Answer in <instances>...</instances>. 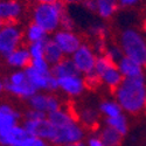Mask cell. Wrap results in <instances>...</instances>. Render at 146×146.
I'll list each match as a JSON object with an SVG mask.
<instances>
[{"instance_id":"obj_3","label":"cell","mask_w":146,"mask_h":146,"mask_svg":"<svg viewBox=\"0 0 146 146\" xmlns=\"http://www.w3.org/2000/svg\"><path fill=\"white\" fill-rule=\"evenodd\" d=\"M67 9V5L60 0L55 3L33 4L29 8V21L52 35L61 28V20Z\"/></svg>"},{"instance_id":"obj_4","label":"cell","mask_w":146,"mask_h":146,"mask_svg":"<svg viewBox=\"0 0 146 146\" xmlns=\"http://www.w3.org/2000/svg\"><path fill=\"white\" fill-rule=\"evenodd\" d=\"M117 42L124 56H127L146 69V35L135 26L121 28L117 34Z\"/></svg>"},{"instance_id":"obj_31","label":"cell","mask_w":146,"mask_h":146,"mask_svg":"<svg viewBox=\"0 0 146 146\" xmlns=\"http://www.w3.org/2000/svg\"><path fill=\"white\" fill-rule=\"evenodd\" d=\"M109 42H110L109 39H104V38H96V39L90 40V43L94 48V50L98 55H103L105 53Z\"/></svg>"},{"instance_id":"obj_37","label":"cell","mask_w":146,"mask_h":146,"mask_svg":"<svg viewBox=\"0 0 146 146\" xmlns=\"http://www.w3.org/2000/svg\"><path fill=\"white\" fill-rule=\"evenodd\" d=\"M84 141H86L87 146H104V143L97 131L88 133V136Z\"/></svg>"},{"instance_id":"obj_45","label":"cell","mask_w":146,"mask_h":146,"mask_svg":"<svg viewBox=\"0 0 146 146\" xmlns=\"http://www.w3.org/2000/svg\"><path fill=\"white\" fill-rule=\"evenodd\" d=\"M1 26H3V22H1V21H0V28H1Z\"/></svg>"},{"instance_id":"obj_34","label":"cell","mask_w":146,"mask_h":146,"mask_svg":"<svg viewBox=\"0 0 146 146\" xmlns=\"http://www.w3.org/2000/svg\"><path fill=\"white\" fill-rule=\"evenodd\" d=\"M23 115V120H38L47 117V113L41 112L39 110H34V109L27 108L25 111H22Z\"/></svg>"},{"instance_id":"obj_15","label":"cell","mask_w":146,"mask_h":146,"mask_svg":"<svg viewBox=\"0 0 146 146\" xmlns=\"http://www.w3.org/2000/svg\"><path fill=\"white\" fill-rule=\"evenodd\" d=\"M23 120L22 111L12 103L0 102V133L21 124Z\"/></svg>"},{"instance_id":"obj_13","label":"cell","mask_w":146,"mask_h":146,"mask_svg":"<svg viewBox=\"0 0 146 146\" xmlns=\"http://www.w3.org/2000/svg\"><path fill=\"white\" fill-rule=\"evenodd\" d=\"M27 77L32 86L36 91H46V92H57L58 91V83L57 78L53 75V72H43L36 70L32 66L25 69Z\"/></svg>"},{"instance_id":"obj_44","label":"cell","mask_w":146,"mask_h":146,"mask_svg":"<svg viewBox=\"0 0 146 146\" xmlns=\"http://www.w3.org/2000/svg\"><path fill=\"white\" fill-rule=\"evenodd\" d=\"M4 60V55H3V53L0 52V63H1V61Z\"/></svg>"},{"instance_id":"obj_36","label":"cell","mask_w":146,"mask_h":146,"mask_svg":"<svg viewBox=\"0 0 146 146\" xmlns=\"http://www.w3.org/2000/svg\"><path fill=\"white\" fill-rule=\"evenodd\" d=\"M145 3V0H118V5L119 8L123 11L127 9H133V8H138Z\"/></svg>"},{"instance_id":"obj_43","label":"cell","mask_w":146,"mask_h":146,"mask_svg":"<svg viewBox=\"0 0 146 146\" xmlns=\"http://www.w3.org/2000/svg\"><path fill=\"white\" fill-rule=\"evenodd\" d=\"M66 146H87L86 141H78V143H74V144H69Z\"/></svg>"},{"instance_id":"obj_42","label":"cell","mask_w":146,"mask_h":146,"mask_svg":"<svg viewBox=\"0 0 146 146\" xmlns=\"http://www.w3.org/2000/svg\"><path fill=\"white\" fill-rule=\"evenodd\" d=\"M33 4H47V3H55L57 0H32Z\"/></svg>"},{"instance_id":"obj_27","label":"cell","mask_w":146,"mask_h":146,"mask_svg":"<svg viewBox=\"0 0 146 146\" xmlns=\"http://www.w3.org/2000/svg\"><path fill=\"white\" fill-rule=\"evenodd\" d=\"M77 69L72 63V61L70 57H64L62 61H60L58 63H56L55 66L52 67V72L53 75L57 78L64 75H69L72 74V72H76Z\"/></svg>"},{"instance_id":"obj_19","label":"cell","mask_w":146,"mask_h":146,"mask_svg":"<svg viewBox=\"0 0 146 146\" xmlns=\"http://www.w3.org/2000/svg\"><path fill=\"white\" fill-rule=\"evenodd\" d=\"M117 67L124 78H135L145 75V68L127 56L121 58L117 63Z\"/></svg>"},{"instance_id":"obj_29","label":"cell","mask_w":146,"mask_h":146,"mask_svg":"<svg viewBox=\"0 0 146 146\" xmlns=\"http://www.w3.org/2000/svg\"><path fill=\"white\" fill-rule=\"evenodd\" d=\"M44 43L46 42H34V43H26L27 49L32 60L44 57Z\"/></svg>"},{"instance_id":"obj_9","label":"cell","mask_w":146,"mask_h":146,"mask_svg":"<svg viewBox=\"0 0 146 146\" xmlns=\"http://www.w3.org/2000/svg\"><path fill=\"white\" fill-rule=\"evenodd\" d=\"M66 103L62 97L56 92H46V91H36L31 98L26 102L27 108L39 110L44 113L54 112L61 109Z\"/></svg>"},{"instance_id":"obj_10","label":"cell","mask_w":146,"mask_h":146,"mask_svg":"<svg viewBox=\"0 0 146 146\" xmlns=\"http://www.w3.org/2000/svg\"><path fill=\"white\" fill-rule=\"evenodd\" d=\"M97 57L98 54L94 50L90 41H84L78 49L70 56L77 71L81 72L83 76L95 71Z\"/></svg>"},{"instance_id":"obj_18","label":"cell","mask_w":146,"mask_h":146,"mask_svg":"<svg viewBox=\"0 0 146 146\" xmlns=\"http://www.w3.org/2000/svg\"><path fill=\"white\" fill-rule=\"evenodd\" d=\"M28 136L25 126L19 124L5 132L0 133V145L3 146H19L20 143Z\"/></svg>"},{"instance_id":"obj_24","label":"cell","mask_w":146,"mask_h":146,"mask_svg":"<svg viewBox=\"0 0 146 146\" xmlns=\"http://www.w3.org/2000/svg\"><path fill=\"white\" fill-rule=\"evenodd\" d=\"M97 132H98L100 137L102 138L104 146H121L123 145L124 137L117 131H115L113 129H111L110 126L103 124L102 126H100Z\"/></svg>"},{"instance_id":"obj_7","label":"cell","mask_w":146,"mask_h":146,"mask_svg":"<svg viewBox=\"0 0 146 146\" xmlns=\"http://www.w3.org/2000/svg\"><path fill=\"white\" fill-rule=\"evenodd\" d=\"M23 43L25 38L21 22L3 23L0 28V52L4 56L17 49L18 47L23 46Z\"/></svg>"},{"instance_id":"obj_20","label":"cell","mask_w":146,"mask_h":146,"mask_svg":"<svg viewBox=\"0 0 146 146\" xmlns=\"http://www.w3.org/2000/svg\"><path fill=\"white\" fill-rule=\"evenodd\" d=\"M96 3V15L103 21L112 20L119 8L118 0H95Z\"/></svg>"},{"instance_id":"obj_1","label":"cell","mask_w":146,"mask_h":146,"mask_svg":"<svg viewBox=\"0 0 146 146\" xmlns=\"http://www.w3.org/2000/svg\"><path fill=\"white\" fill-rule=\"evenodd\" d=\"M47 117L56 130L52 143L54 146H66L86 140L88 131L77 120L74 109L69 105L64 104L58 110L48 113Z\"/></svg>"},{"instance_id":"obj_16","label":"cell","mask_w":146,"mask_h":146,"mask_svg":"<svg viewBox=\"0 0 146 146\" xmlns=\"http://www.w3.org/2000/svg\"><path fill=\"white\" fill-rule=\"evenodd\" d=\"M74 111L77 120L87 131L95 132L100 129L102 116L97 108H94L91 105H81L80 108L74 109Z\"/></svg>"},{"instance_id":"obj_49","label":"cell","mask_w":146,"mask_h":146,"mask_svg":"<svg viewBox=\"0 0 146 146\" xmlns=\"http://www.w3.org/2000/svg\"><path fill=\"white\" fill-rule=\"evenodd\" d=\"M145 146H146V145H145Z\"/></svg>"},{"instance_id":"obj_47","label":"cell","mask_w":146,"mask_h":146,"mask_svg":"<svg viewBox=\"0 0 146 146\" xmlns=\"http://www.w3.org/2000/svg\"><path fill=\"white\" fill-rule=\"evenodd\" d=\"M0 146H3V145H0Z\"/></svg>"},{"instance_id":"obj_39","label":"cell","mask_w":146,"mask_h":146,"mask_svg":"<svg viewBox=\"0 0 146 146\" xmlns=\"http://www.w3.org/2000/svg\"><path fill=\"white\" fill-rule=\"evenodd\" d=\"M60 1H62L67 6H76V5H82L86 0H60Z\"/></svg>"},{"instance_id":"obj_32","label":"cell","mask_w":146,"mask_h":146,"mask_svg":"<svg viewBox=\"0 0 146 146\" xmlns=\"http://www.w3.org/2000/svg\"><path fill=\"white\" fill-rule=\"evenodd\" d=\"M31 66L33 68H35L36 70H40V71H43V72H50L52 71V66L48 63V61L44 57L32 60Z\"/></svg>"},{"instance_id":"obj_21","label":"cell","mask_w":146,"mask_h":146,"mask_svg":"<svg viewBox=\"0 0 146 146\" xmlns=\"http://www.w3.org/2000/svg\"><path fill=\"white\" fill-rule=\"evenodd\" d=\"M23 38H25L26 43H34V42H46L50 36L39 25L29 21L26 26H23Z\"/></svg>"},{"instance_id":"obj_22","label":"cell","mask_w":146,"mask_h":146,"mask_svg":"<svg viewBox=\"0 0 146 146\" xmlns=\"http://www.w3.org/2000/svg\"><path fill=\"white\" fill-rule=\"evenodd\" d=\"M130 116L126 113L121 112L120 115L111 118H105L103 119V123L108 126H110L118 133H120L123 137H126L130 132Z\"/></svg>"},{"instance_id":"obj_30","label":"cell","mask_w":146,"mask_h":146,"mask_svg":"<svg viewBox=\"0 0 146 146\" xmlns=\"http://www.w3.org/2000/svg\"><path fill=\"white\" fill-rule=\"evenodd\" d=\"M19 146H54V145L52 143H49L48 140H44L42 138L28 135L25 139L20 143Z\"/></svg>"},{"instance_id":"obj_40","label":"cell","mask_w":146,"mask_h":146,"mask_svg":"<svg viewBox=\"0 0 146 146\" xmlns=\"http://www.w3.org/2000/svg\"><path fill=\"white\" fill-rule=\"evenodd\" d=\"M6 94V86H5V78L0 77V98Z\"/></svg>"},{"instance_id":"obj_8","label":"cell","mask_w":146,"mask_h":146,"mask_svg":"<svg viewBox=\"0 0 146 146\" xmlns=\"http://www.w3.org/2000/svg\"><path fill=\"white\" fill-rule=\"evenodd\" d=\"M57 83L58 91L69 100H77L88 90L84 76L78 71L57 77Z\"/></svg>"},{"instance_id":"obj_12","label":"cell","mask_w":146,"mask_h":146,"mask_svg":"<svg viewBox=\"0 0 146 146\" xmlns=\"http://www.w3.org/2000/svg\"><path fill=\"white\" fill-rule=\"evenodd\" d=\"M27 13L26 0H0V21L3 23L21 22Z\"/></svg>"},{"instance_id":"obj_5","label":"cell","mask_w":146,"mask_h":146,"mask_svg":"<svg viewBox=\"0 0 146 146\" xmlns=\"http://www.w3.org/2000/svg\"><path fill=\"white\" fill-rule=\"evenodd\" d=\"M6 94L19 101L27 102L36 92L35 88L29 82L25 70H11L5 77Z\"/></svg>"},{"instance_id":"obj_38","label":"cell","mask_w":146,"mask_h":146,"mask_svg":"<svg viewBox=\"0 0 146 146\" xmlns=\"http://www.w3.org/2000/svg\"><path fill=\"white\" fill-rule=\"evenodd\" d=\"M81 6L87 12H89V13L96 14V3H95V0H86Z\"/></svg>"},{"instance_id":"obj_33","label":"cell","mask_w":146,"mask_h":146,"mask_svg":"<svg viewBox=\"0 0 146 146\" xmlns=\"http://www.w3.org/2000/svg\"><path fill=\"white\" fill-rule=\"evenodd\" d=\"M61 28H63V29H75L76 28V20L68 9L66 11V13L62 17V20H61Z\"/></svg>"},{"instance_id":"obj_2","label":"cell","mask_w":146,"mask_h":146,"mask_svg":"<svg viewBox=\"0 0 146 146\" xmlns=\"http://www.w3.org/2000/svg\"><path fill=\"white\" fill-rule=\"evenodd\" d=\"M112 96L127 116L143 115L146 105V74L135 78H124L113 90Z\"/></svg>"},{"instance_id":"obj_11","label":"cell","mask_w":146,"mask_h":146,"mask_svg":"<svg viewBox=\"0 0 146 146\" xmlns=\"http://www.w3.org/2000/svg\"><path fill=\"white\" fill-rule=\"evenodd\" d=\"M50 38L60 47V49L62 50L66 57H70L86 41L82 34H80L75 29L60 28L54 34H52Z\"/></svg>"},{"instance_id":"obj_17","label":"cell","mask_w":146,"mask_h":146,"mask_svg":"<svg viewBox=\"0 0 146 146\" xmlns=\"http://www.w3.org/2000/svg\"><path fill=\"white\" fill-rule=\"evenodd\" d=\"M4 62L7 68L11 70H25L27 67L31 66L32 57L27 49V46H20L13 52L4 56Z\"/></svg>"},{"instance_id":"obj_6","label":"cell","mask_w":146,"mask_h":146,"mask_svg":"<svg viewBox=\"0 0 146 146\" xmlns=\"http://www.w3.org/2000/svg\"><path fill=\"white\" fill-rule=\"evenodd\" d=\"M95 71L98 75L101 81V87L108 89L109 91L113 92V90L124 80L123 75L117 67V64L110 58H108L104 54L98 55L95 66Z\"/></svg>"},{"instance_id":"obj_26","label":"cell","mask_w":146,"mask_h":146,"mask_svg":"<svg viewBox=\"0 0 146 146\" xmlns=\"http://www.w3.org/2000/svg\"><path fill=\"white\" fill-rule=\"evenodd\" d=\"M110 27L108 26L106 21L100 20V21H95L88 26L87 28V34L89 36V39H96V38H104L109 39L110 36Z\"/></svg>"},{"instance_id":"obj_23","label":"cell","mask_w":146,"mask_h":146,"mask_svg":"<svg viewBox=\"0 0 146 146\" xmlns=\"http://www.w3.org/2000/svg\"><path fill=\"white\" fill-rule=\"evenodd\" d=\"M98 111L102 116L103 119L105 118H111V117H116L118 115H120L123 112L121 108L119 105V103L112 97H106V98H103L100 103H98Z\"/></svg>"},{"instance_id":"obj_46","label":"cell","mask_w":146,"mask_h":146,"mask_svg":"<svg viewBox=\"0 0 146 146\" xmlns=\"http://www.w3.org/2000/svg\"><path fill=\"white\" fill-rule=\"evenodd\" d=\"M145 113H146V105H145Z\"/></svg>"},{"instance_id":"obj_14","label":"cell","mask_w":146,"mask_h":146,"mask_svg":"<svg viewBox=\"0 0 146 146\" xmlns=\"http://www.w3.org/2000/svg\"><path fill=\"white\" fill-rule=\"evenodd\" d=\"M22 125L25 126L26 131L31 136L42 138L49 143H53L55 138L56 130L48 117L38 120H22Z\"/></svg>"},{"instance_id":"obj_28","label":"cell","mask_w":146,"mask_h":146,"mask_svg":"<svg viewBox=\"0 0 146 146\" xmlns=\"http://www.w3.org/2000/svg\"><path fill=\"white\" fill-rule=\"evenodd\" d=\"M104 55H105L108 58H110L112 62H115L116 64L119 62L121 58L124 57L123 49H121V47L118 44L117 41H116V42H109Z\"/></svg>"},{"instance_id":"obj_48","label":"cell","mask_w":146,"mask_h":146,"mask_svg":"<svg viewBox=\"0 0 146 146\" xmlns=\"http://www.w3.org/2000/svg\"><path fill=\"white\" fill-rule=\"evenodd\" d=\"M145 3H146V0H145Z\"/></svg>"},{"instance_id":"obj_41","label":"cell","mask_w":146,"mask_h":146,"mask_svg":"<svg viewBox=\"0 0 146 146\" xmlns=\"http://www.w3.org/2000/svg\"><path fill=\"white\" fill-rule=\"evenodd\" d=\"M140 29L143 31V33L146 35V14L143 17V20H141V25H140Z\"/></svg>"},{"instance_id":"obj_25","label":"cell","mask_w":146,"mask_h":146,"mask_svg":"<svg viewBox=\"0 0 146 146\" xmlns=\"http://www.w3.org/2000/svg\"><path fill=\"white\" fill-rule=\"evenodd\" d=\"M64 54L62 53V50L60 49V47L54 42V40L52 38H49L46 43H44V58L48 61L52 67L55 66L56 63H58L60 61H62L64 58Z\"/></svg>"},{"instance_id":"obj_35","label":"cell","mask_w":146,"mask_h":146,"mask_svg":"<svg viewBox=\"0 0 146 146\" xmlns=\"http://www.w3.org/2000/svg\"><path fill=\"white\" fill-rule=\"evenodd\" d=\"M84 80H86L88 89H97L101 87V81L98 75L96 74V71H92L88 75H84Z\"/></svg>"}]
</instances>
